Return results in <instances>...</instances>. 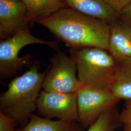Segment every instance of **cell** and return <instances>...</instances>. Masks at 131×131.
Wrapping results in <instances>:
<instances>
[{
	"label": "cell",
	"mask_w": 131,
	"mask_h": 131,
	"mask_svg": "<svg viewBox=\"0 0 131 131\" xmlns=\"http://www.w3.org/2000/svg\"><path fill=\"white\" fill-rule=\"evenodd\" d=\"M36 23L47 28L70 48L108 49L110 24L69 7L38 19Z\"/></svg>",
	"instance_id": "6da1fadb"
},
{
	"label": "cell",
	"mask_w": 131,
	"mask_h": 131,
	"mask_svg": "<svg viewBox=\"0 0 131 131\" xmlns=\"http://www.w3.org/2000/svg\"><path fill=\"white\" fill-rule=\"evenodd\" d=\"M40 63L35 61L24 74L12 80L0 96V112L13 118L19 128L25 126L37 110V102L48 68L39 72Z\"/></svg>",
	"instance_id": "7a4b0ae2"
},
{
	"label": "cell",
	"mask_w": 131,
	"mask_h": 131,
	"mask_svg": "<svg viewBox=\"0 0 131 131\" xmlns=\"http://www.w3.org/2000/svg\"><path fill=\"white\" fill-rule=\"evenodd\" d=\"M70 53L83 85L109 90L116 76L117 61L108 50L97 47L70 48Z\"/></svg>",
	"instance_id": "3957f363"
},
{
	"label": "cell",
	"mask_w": 131,
	"mask_h": 131,
	"mask_svg": "<svg viewBox=\"0 0 131 131\" xmlns=\"http://www.w3.org/2000/svg\"><path fill=\"white\" fill-rule=\"evenodd\" d=\"M32 44H42L59 52L58 42L46 40L34 37L29 28L20 31L13 36L0 41V77L7 79L16 76L18 71L31 62L30 54L19 57V52L24 46Z\"/></svg>",
	"instance_id": "277c9868"
},
{
	"label": "cell",
	"mask_w": 131,
	"mask_h": 131,
	"mask_svg": "<svg viewBox=\"0 0 131 131\" xmlns=\"http://www.w3.org/2000/svg\"><path fill=\"white\" fill-rule=\"evenodd\" d=\"M75 62L64 52H57L50 59V65L42 84L43 90L62 93H77L83 85L76 76Z\"/></svg>",
	"instance_id": "5b68a950"
},
{
	"label": "cell",
	"mask_w": 131,
	"mask_h": 131,
	"mask_svg": "<svg viewBox=\"0 0 131 131\" xmlns=\"http://www.w3.org/2000/svg\"><path fill=\"white\" fill-rule=\"evenodd\" d=\"M120 100L109 90L83 85L77 92L78 122L84 129L89 128Z\"/></svg>",
	"instance_id": "8992f818"
},
{
	"label": "cell",
	"mask_w": 131,
	"mask_h": 131,
	"mask_svg": "<svg viewBox=\"0 0 131 131\" xmlns=\"http://www.w3.org/2000/svg\"><path fill=\"white\" fill-rule=\"evenodd\" d=\"M38 115L48 119L78 122L77 93H62L42 90L37 102Z\"/></svg>",
	"instance_id": "52a82bcc"
},
{
	"label": "cell",
	"mask_w": 131,
	"mask_h": 131,
	"mask_svg": "<svg viewBox=\"0 0 131 131\" xmlns=\"http://www.w3.org/2000/svg\"><path fill=\"white\" fill-rule=\"evenodd\" d=\"M27 8L21 0H0V38L6 39L29 28Z\"/></svg>",
	"instance_id": "ba28073f"
},
{
	"label": "cell",
	"mask_w": 131,
	"mask_h": 131,
	"mask_svg": "<svg viewBox=\"0 0 131 131\" xmlns=\"http://www.w3.org/2000/svg\"><path fill=\"white\" fill-rule=\"evenodd\" d=\"M110 24L108 51L117 61L131 58V28L118 18Z\"/></svg>",
	"instance_id": "9c48e42d"
},
{
	"label": "cell",
	"mask_w": 131,
	"mask_h": 131,
	"mask_svg": "<svg viewBox=\"0 0 131 131\" xmlns=\"http://www.w3.org/2000/svg\"><path fill=\"white\" fill-rule=\"evenodd\" d=\"M68 7L80 13L112 23L118 14L103 0H63Z\"/></svg>",
	"instance_id": "30bf717a"
},
{
	"label": "cell",
	"mask_w": 131,
	"mask_h": 131,
	"mask_svg": "<svg viewBox=\"0 0 131 131\" xmlns=\"http://www.w3.org/2000/svg\"><path fill=\"white\" fill-rule=\"evenodd\" d=\"M84 128L78 122L52 120L32 114L27 124L18 131H84Z\"/></svg>",
	"instance_id": "8fae6325"
},
{
	"label": "cell",
	"mask_w": 131,
	"mask_h": 131,
	"mask_svg": "<svg viewBox=\"0 0 131 131\" xmlns=\"http://www.w3.org/2000/svg\"><path fill=\"white\" fill-rule=\"evenodd\" d=\"M27 8L26 21L29 26L38 19L48 17L68 7L63 0H21Z\"/></svg>",
	"instance_id": "7c38bea8"
},
{
	"label": "cell",
	"mask_w": 131,
	"mask_h": 131,
	"mask_svg": "<svg viewBox=\"0 0 131 131\" xmlns=\"http://www.w3.org/2000/svg\"><path fill=\"white\" fill-rule=\"evenodd\" d=\"M109 90L120 100L131 101V58L117 61L116 76Z\"/></svg>",
	"instance_id": "4fadbf2b"
},
{
	"label": "cell",
	"mask_w": 131,
	"mask_h": 131,
	"mask_svg": "<svg viewBox=\"0 0 131 131\" xmlns=\"http://www.w3.org/2000/svg\"><path fill=\"white\" fill-rule=\"evenodd\" d=\"M122 127L117 105L103 113L87 131H115Z\"/></svg>",
	"instance_id": "5bb4252c"
},
{
	"label": "cell",
	"mask_w": 131,
	"mask_h": 131,
	"mask_svg": "<svg viewBox=\"0 0 131 131\" xmlns=\"http://www.w3.org/2000/svg\"><path fill=\"white\" fill-rule=\"evenodd\" d=\"M119 117L123 131H131V101H127L124 103L119 113Z\"/></svg>",
	"instance_id": "9a60e30c"
},
{
	"label": "cell",
	"mask_w": 131,
	"mask_h": 131,
	"mask_svg": "<svg viewBox=\"0 0 131 131\" xmlns=\"http://www.w3.org/2000/svg\"><path fill=\"white\" fill-rule=\"evenodd\" d=\"M17 126L13 118L0 112V131H18Z\"/></svg>",
	"instance_id": "2e32d148"
},
{
	"label": "cell",
	"mask_w": 131,
	"mask_h": 131,
	"mask_svg": "<svg viewBox=\"0 0 131 131\" xmlns=\"http://www.w3.org/2000/svg\"><path fill=\"white\" fill-rule=\"evenodd\" d=\"M117 14L121 12L122 10L126 6L131 0H103Z\"/></svg>",
	"instance_id": "e0dca14e"
},
{
	"label": "cell",
	"mask_w": 131,
	"mask_h": 131,
	"mask_svg": "<svg viewBox=\"0 0 131 131\" xmlns=\"http://www.w3.org/2000/svg\"><path fill=\"white\" fill-rule=\"evenodd\" d=\"M118 19L131 28V0L119 14Z\"/></svg>",
	"instance_id": "ac0fdd59"
}]
</instances>
